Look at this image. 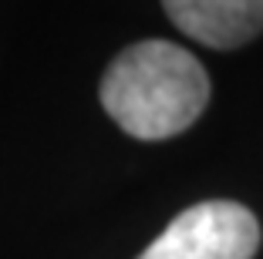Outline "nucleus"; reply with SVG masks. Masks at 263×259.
Segmentation results:
<instances>
[{"instance_id":"obj_1","label":"nucleus","mask_w":263,"mask_h":259,"mask_svg":"<svg viewBox=\"0 0 263 259\" xmlns=\"http://www.w3.org/2000/svg\"><path fill=\"white\" fill-rule=\"evenodd\" d=\"M209 74L172 41H139L105 71L98 98L111 122L139 142H162L202 114L209 105Z\"/></svg>"},{"instance_id":"obj_2","label":"nucleus","mask_w":263,"mask_h":259,"mask_svg":"<svg viewBox=\"0 0 263 259\" xmlns=\"http://www.w3.org/2000/svg\"><path fill=\"white\" fill-rule=\"evenodd\" d=\"M260 222L240 202H199L179 212L139 259H253Z\"/></svg>"},{"instance_id":"obj_3","label":"nucleus","mask_w":263,"mask_h":259,"mask_svg":"<svg viewBox=\"0 0 263 259\" xmlns=\"http://www.w3.org/2000/svg\"><path fill=\"white\" fill-rule=\"evenodd\" d=\"M186 37L216 51L243 47L263 31V0H162Z\"/></svg>"}]
</instances>
